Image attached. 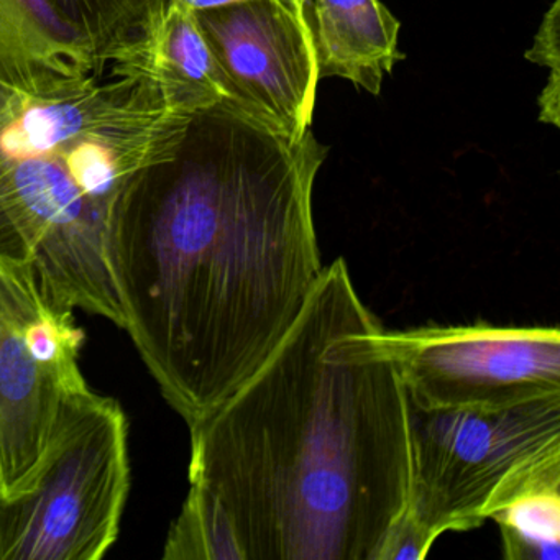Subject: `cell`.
<instances>
[{"label": "cell", "instance_id": "obj_1", "mask_svg": "<svg viewBox=\"0 0 560 560\" xmlns=\"http://www.w3.org/2000/svg\"><path fill=\"white\" fill-rule=\"evenodd\" d=\"M343 258L287 336L189 424L166 560H383L408 516L411 405Z\"/></svg>", "mask_w": 560, "mask_h": 560}, {"label": "cell", "instance_id": "obj_2", "mask_svg": "<svg viewBox=\"0 0 560 560\" xmlns=\"http://www.w3.org/2000/svg\"><path fill=\"white\" fill-rule=\"evenodd\" d=\"M326 155L313 130L288 139L225 101L124 199L110 237L124 329L186 424L250 378L319 283Z\"/></svg>", "mask_w": 560, "mask_h": 560}, {"label": "cell", "instance_id": "obj_3", "mask_svg": "<svg viewBox=\"0 0 560 560\" xmlns=\"http://www.w3.org/2000/svg\"><path fill=\"white\" fill-rule=\"evenodd\" d=\"M195 116L132 74L97 73L0 2V257L55 306L124 329L114 222L133 183L172 159Z\"/></svg>", "mask_w": 560, "mask_h": 560}, {"label": "cell", "instance_id": "obj_4", "mask_svg": "<svg viewBox=\"0 0 560 560\" xmlns=\"http://www.w3.org/2000/svg\"><path fill=\"white\" fill-rule=\"evenodd\" d=\"M411 431L406 521L431 549L442 534L477 529L520 494L560 481V398L494 411L411 406Z\"/></svg>", "mask_w": 560, "mask_h": 560}, {"label": "cell", "instance_id": "obj_5", "mask_svg": "<svg viewBox=\"0 0 560 560\" xmlns=\"http://www.w3.org/2000/svg\"><path fill=\"white\" fill-rule=\"evenodd\" d=\"M130 491L129 421L90 388L58 409L31 483L0 494V560H101L119 539Z\"/></svg>", "mask_w": 560, "mask_h": 560}, {"label": "cell", "instance_id": "obj_6", "mask_svg": "<svg viewBox=\"0 0 560 560\" xmlns=\"http://www.w3.org/2000/svg\"><path fill=\"white\" fill-rule=\"evenodd\" d=\"M86 334L73 311L55 306L34 270L0 257V494L37 471L58 409L90 388L80 357Z\"/></svg>", "mask_w": 560, "mask_h": 560}, {"label": "cell", "instance_id": "obj_7", "mask_svg": "<svg viewBox=\"0 0 560 560\" xmlns=\"http://www.w3.org/2000/svg\"><path fill=\"white\" fill-rule=\"evenodd\" d=\"M383 343L409 402L424 411H494L560 398L557 326H419L385 330Z\"/></svg>", "mask_w": 560, "mask_h": 560}, {"label": "cell", "instance_id": "obj_8", "mask_svg": "<svg viewBox=\"0 0 560 560\" xmlns=\"http://www.w3.org/2000/svg\"><path fill=\"white\" fill-rule=\"evenodd\" d=\"M232 104L291 140L313 124L319 81L313 27L283 0H241L196 12Z\"/></svg>", "mask_w": 560, "mask_h": 560}, {"label": "cell", "instance_id": "obj_9", "mask_svg": "<svg viewBox=\"0 0 560 560\" xmlns=\"http://www.w3.org/2000/svg\"><path fill=\"white\" fill-rule=\"evenodd\" d=\"M107 71L145 78L173 109L188 116L232 101L196 12L176 0L160 2L145 34L120 51Z\"/></svg>", "mask_w": 560, "mask_h": 560}, {"label": "cell", "instance_id": "obj_10", "mask_svg": "<svg viewBox=\"0 0 560 560\" xmlns=\"http://www.w3.org/2000/svg\"><path fill=\"white\" fill-rule=\"evenodd\" d=\"M317 68L320 78L339 77L378 96L383 74L402 60L399 22L380 0H314Z\"/></svg>", "mask_w": 560, "mask_h": 560}, {"label": "cell", "instance_id": "obj_11", "mask_svg": "<svg viewBox=\"0 0 560 560\" xmlns=\"http://www.w3.org/2000/svg\"><path fill=\"white\" fill-rule=\"evenodd\" d=\"M67 40L106 73L110 61L139 40L162 0H44Z\"/></svg>", "mask_w": 560, "mask_h": 560}, {"label": "cell", "instance_id": "obj_12", "mask_svg": "<svg viewBox=\"0 0 560 560\" xmlns=\"http://www.w3.org/2000/svg\"><path fill=\"white\" fill-rule=\"evenodd\" d=\"M504 559L559 560L560 481L540 485L493 514Z\"/></svg>", "mask_w": 560, "mask_h": 560}, {"label": "cell", "instance_id": "obj_13", "mask_svg": "<svg viewBox=\"0 0 560 560\" xmlns=\"http://www.w3.org/2000/svg\"><path fill=\"white\" fill-rule=\"evenodd\" d=\"M559 21L560 0H553L534 37L533 47L524 55L526 60L549 68L550 73H560Z\"/></svg>", "mask_w": 560, "mask_h": 560}, {"label": "cell", "instance_id": "obj_14", "mask_svg": "<svg viewBox=\"0 0 560 560\" xmlns=\"http://www.w3.org/2000/svg\"><path fill=\"white\" fill-rule=\"evenodd\" d=\"M179 4L186 5L191 11H205V9L221 8V5L234 4V2H241V0H176ZM288 5L294 9V11L304 14V9L298 8L296 0H283Z\"/></svg>", "mask_w": 560, "mask_h": 560}, {"label": "cell", "instance_id": "obj_15", "mask_svg": "<svg viewBox=\"0 0 560 560\" xmlns=\"http://www.w3.org/2000/svg\"><path fill=\"white\" fill-rule=\"evenodd\" d=\"M307 0H296L298 8L304 9V5H306Z\"/></svg>", "mask_w": 560, "mask_h": 560}]
</instances>
